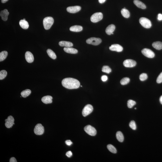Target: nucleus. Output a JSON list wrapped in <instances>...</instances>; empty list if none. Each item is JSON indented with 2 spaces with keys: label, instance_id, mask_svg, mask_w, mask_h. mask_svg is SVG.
Returning <instances> with one entry per match:
<instances>
[{
  "label": "nucleus",
  "instance_id": "nucleus-37",
  "mask_svg": "<svg viewBox=\"0 0 162 162\" xmlns=\"http://www.w3.org/2000/svg\"><path fill=\"white\" fill-rule=\"evenodd\" d=\"M108 79V76H106V75H103L101 77V80L103 82L106 81H107Z\"/></svg>",
  "mask_w": 162,
  "mask_h": 162
},
{
  "label": "nucleus",
  "instance_id": "nucleus-30",
  "mask_svg": "<svg viewBox=\"0 0 162 162\" xmlns=\"http://www.w3.org/2000/svg\"><path fill=\"white\" fill-rule=\"evenodd\" d=\"M130 79L128 77H124L121 80L120 84L122 85H125L128 84L130 82Z\"/></svg>",
  "mask_w": 162,
  "mask_h": 162
},
{
  "label": "nucleus",
  "instance_id": "nucleus-22",
  "mask_svg": "<svg viewBox=\"0 0 162 162\" xmlns=\"http://www.w3.org/2000/svg\"><path fill=\"white\" fill-rule=\"evenodd\" d=\"M19 24L20 26L22 29H27L29 28L28 23L26 20H20L19 22Z\"/></svg>",
  "mask_w": 162,
  "mask_h": 162
},
{
  "label": "nucleus",
  "instance_id": "nucleus-25",
  "mask_svg": "<svg viewBox=\"0 0 162 162\" xmlns=\"http://www.w3.org/2000/svg\"><path fill=\"white\" fill-rule=\"evenodd\" d=\"M121 13L122 15L125 18H128L130 17V12L126 8H123L122 9Z\"/></svg>",
  "mask_w": 162,
  "mask_h": 162
},
{
  "label": "nucleus",
  "instance_id": "nucleus-19",
  "mask_svg": "<svg viewBox=\"0 0 162 162\" xmlns=\"http://www.w3.org/2000/svg\"><path fill=\"white\" fill-rule=\"evenodd\" d=\"M134 3L136 6L142 9H145L146 8V5L140 1L138 0H134Z\"/></svg>",
  "mask_w": 162,
  "mask_h": 162
},
{
  "label": "nucleus",
  "instance_id": "nucleus-35",
  "mask_svg": "<svg viewBox=\"0 0 162 162\" xmlns=\"http://www.w3.org/2000/svg\"><path fill=\"white\" fill-rule=\"evenodd\" d=\"M129 126L131 129H132L134 130H135L136 129V126L135 122L133 120L130 121L129 124Z\"/></svg>",
  "mask_w": 162,
  "mask_h": 162
},
{
  "label": "nucleus",
  "instance_id": "nucleus-43",
  "mask_svg": "<svg viewBox=\"0 0 162 162\" xmlns=\"http://www.w3.org/2000/svg\"><path fill=\"white\" fill-rule=\"evenodd\" d=\"M9 0H1V2L2 3H4L7 2Z\"/></svg>",
  "mask_w": 162,
  "mask_h": 162
},
{
  "label": "nucleus",
  "instance_id": "nucleus-38",
  "mask_svg": "<svg viewBox=\"0 0 162 162\" xmlns=\"http://www.w3.org/2000/svg\"><path fill=\"white\" fill-rule=\"evenodd\" d=\"M72 155V153L71 151L67 152L66 154V156H67L69 158L71 157Z\"/></svg>",
  "mask_w": 162,
  "mask_h": 162
},
{
  "label": "nucleus",
  "instance_id": "nucleus-2",
  "mask_svg": "<svg viewBox=\"0 0 162 162\" xmlns=\"http://www.w3.org/2000/svg\"><path fill=\"white\" fill-rule=\"evenodd\" d=\"M54 19L52 17H48L45 18L43 21V24L45 29L49 30L53 24Z\"/></svg>",
  "mask_w": 162,
  "mask_h": 162
},
{
  "label": "nucleus",
  "instance_id": "nucleus-17",
  "mask_svg": "<svg viewBox=\"0 0 162 162\" xmlns=\"http://www.w3.org/2000/svg\"><path fill=\"white\" fill-rule=\"evenodd\" d=\"M52 97L50 95H47L43 97L41 99V101L45 104H48L52 103Z\"/></svg>",
  "mask_w": 162,
  "mask_h": 162
},
{
  "label": "nucleus",
  "instance_id": "nucleus-4",
  "mask_svg": "<svg viewBox=\"0 0 162 162\" xmlns=\"http://www.w3.org/2000/svg\"><path fill=\"white\" fill-rule=\"evenodd\" d=\"M103 17V14L101 12H97L94 14L91 17V21L92 22H97L102 20Z\"/></svg>",
  "mask_w": 162,
  "mask_h": 162
},
{
  "label": "nucleus",
  "instance_id": "nucleus-41",
  "mask_svg": "<svg viewBox=\"0 0 162 162\" xmlns=\"http://www.w3.org/2000/svg\"><path fill=\"white\" fill-rule=\"evenodd\" d=\"M158 19L159 21H162V14H159L158 15Z\"/></svg>",
  "mask_w": 162,
  "mask_h": 162
},
{
  "label": "nucleus",
  "instance_id": "nucleus-21",
  "mask_svg": "<svg viewBox=\"0 0 162 162\" xmlns=\"http://www.w3.org/2000/svg\"><path fill=\"white\" fill-rule=\"evenodd\" d=\"M83 30L82 27L80 26L75 25L73 26L70 28L71 31L74 32H79Z\"/></svg>",
  "mask_w": 162,
  "mask_h": 162
},
{
  "label": "nucleus",
  "instance_id": "nucleus-47",
  "mask_svg": "<svg viewBox=\"0 0 162 162\" xmlns=\"http://www.w3.org/2000/svg\"><path fill=\"white\" fill-rule=\"evenodd\" d=\"M81 86V87H82V86Z\"/></svg>",
  "mask_w": 162,
  "mask_h": 162
},
{
  "label": "nucleus",
  "instance_id": "nucleus-13",
  "mask_svg": "<svg viewBox=\"0 0 162 162\" xmlns=\"http://www.w3.org/2000/svg\"><path fill=\"white\" fill-rule=\"evenodd\" d=\"M110 50L116 51L117 52H121L123 50L122 47L118 44H113L111 45L109 47Z\"/></svg>",
  "mask_w": 162,
  "mask_h": 162
},
{
  "label": "nucleus",
  "instance_id": "nucleus-34",
  "mask_svg": "<svg viewBox=\"0 0 162 162\" xmlns=\"http://www.w3.org/2000/svg\"><path fill=\"white\" fill-rule=\"evenodd\" d=\"M148 78V76L147 74L146 73H142L139 76V79L141 81H145Z\"/></svg>",
  "mask_w": 162,
  "mask_h": 162
},
{
  "label": "nucleus",
  "instance_id": "nucleus-5",
  "mask_svg": "<svg viewBox=\"0 0 162 162\" xmlns=\"http://www.w3.org/2000/svg\"><path fill=\"white\" fill-rule=\"evenodd\" d=\"M84 130L86 132L90 135L94 136L96 135V130L95 128L92 126L88 125L84 128Z\"/></svg>",
  "mask_w": 162,
  "mask_h": 162
},
{
  "label": "nucleus",
  "instance_id": "nucleus-20",
  "mask_svg": "<svg viewBox=\"0 0 162 162\" xmlns=\"http://www.w3.org/2000/svg\"><path fill=\"white\" fill-rule=\"evenodd\" d=\"M59 45L61 47H71L73 46V44L69 41H62L59 42Z\"/></svg>",
  "mask_w": 162,
  "mask_h": 162
},
{
  "label": "nucleus",
  "instance_id": "nucleus-6",
  "mask_svg": "<svg viewBox=\"0 0 162 162\" xmlns=\"http://www.w3.org/2000/svg\"><path fill=\"white\" fill-rule=\"evenodd\" d=\"M102 40L99 38L92 37L89 38L86 40V42L89 44L94 45H97L102 42Z\"/></svg>",
  "mask_w": 162,
  "mask_h": 162
},
{
  "label": "nucleus",
  "instance_id": "nucleus-29",
  "mask_svg": "<svg viewBox=\"0 0 162 162\" xmlns=\"http://www.w3.org/2000/svg\"><path fill=\"white\" fill-rule=\"evenodd\" d=\"M107 148L108 150L111 152L113 153H116L117 152V150L115 147L112 145L108 144V145Z\"/></svg>",
  "mask_w": 162,
  "mask_h": 162
},
{
  "label": "nucleus",
  "instance_id": "nucleus-1",
  "mask_svg": "<svg viewBox=\"0 0 162 162\" xmlns=\"http://www.w3.org/2000/svg\"><path fill=\"white\" fill-rule=\"evenodd\" d=\"M62 84L63 87L69 89L78 88L80 85L78 80L72 78L64 79L62 81Z\"/></svg>",
  "mask_w": 162,
  "mask_h": 162
},
{
  "label": "nucleus",
  "instance_id": "nucleus-23",
  "mask_svg": "<svg viewBox=\"0 0 162 162\" xmlns=\"http://www.w3.org/2000/svg\"><path fill=\"white\" fill-rule=\"evenodd\" d=\"M152 46L154 48L157 50H161L162 49V42L160 41H156L153 43Z\"/></svg>",
  "mask_w": 162,
  "mask_h": 162
},
{
  "label": "nucleus",
  "instance_id": "nucleus-8",
  "mask_svg": "<svg viewBox=\"0 0 162 162\" xmlns=\"http://www.w3.org/2000/svg\"><path fill=\"white\" fill-rule=\"evenodd\" d=\"M44 132V128L42 124H38L36 125L34 129V132L37 135H41Z\"/></svg>",
  "mask_w": 162,
  "mask_h": 162
},
{
  "label": "nucleus",
  "instance_id": "nucleus-31",
  "mask_svg": "<svg viewBox=\"0 0 162 162\" xmlns=\"http://www.w3.org/2000/svg\"><path fill=\"white\" fill-rule=\"evenodd\" d=\"M102 71L104 72L109 74L111 72V69L108 66H104L102 67Z\"/></svg>",
  "mask_w": 162,
  "mask_h": 162
},
{
  "label": "nucleus",
  "instance_id": "nucleus-12",
  "mask_svg": "<svg viewBox=\"0 0 162 162\" xmlns=\"http://www.w3.org/2000/svg\"><path fill=\"white\" fill-rule=\"evenodd\" d=\"M81 9V7L79 6H75L69 7L67 8V11L70 13H75L79 12Z\"/></svg>",
  "mask_w": 162,
  "mask_h": 162
},
{
  "label": "nucleus",
  "instance_id": "nucleus-18",
  "mask_svg": "<svg viewBox=\"0 0 162 162\" xmlns=\"http://www.w3.org/2000/svg\"><path fill=\"white\" fill-rule=\"evenodd\" d=\"M64 50L65 52L69 54H76L78 52L77 50L71 47H65L64 48Z\"/></svg>",
  "mask_w": 162,
  "mask_h": 162
},
{
  "label": "nucleus",
  "instance_id": "nucleus-44",
  "mask_svg": "<svg viewBox=\"0 0 162 162\" xmlns=\"http://www.w3.org/2000/svg\"><path fill=\"white\" fill-rule=\"evenodd\" d=\"M159 100L161 104H162V95L160 97V98Z\"/></svg>",
  "mask_w": 162,
  "mask_h": 162
},
{
  "label": "nucleus",
  "instance_id": "nucleus-9",
  "mask_svg": "<svg viewBox=\"0 0 162 162\" xmlns=\"http://www.w3.org/2000/svg\"><path fill=\"white\" fill-rule=\"evenodd\" d=\"M141 52L144 56L148 58H153L155 56V54L151 50L147 48H144L143 49Z\"/></svg>",
  "mask_w": 162,
  "mask_h": 162
},
{
  "label": "nucleus",
  "instance_id": "nucleus-28",
  "mask_svg": "<svg viewBox=\"0 0 162 162\" xmlns=\"http://www.w3.org/2000/svg\"><path fill=\"white\" fill-rule=\"evenodd\" d=\"M8 53L7 51H4L0 53V61H3L8 56Z\"/></svg>",
  "mask_w": 162,
  "mask_h": 162
},
{
  "label": "nucleus",
  "instance_id": "nucleus-15",
  "mask_svg": "<svg viewBox=\"0 0 162 162\" xmlns=\"http://www.w3.org/2000/svg\"><path fill=\"white\" fill-rule=\"evenodd\" d=\"M9 14V12L8 10L5 9L3 11H1L0 13V16L1 17L3 21H6L8 19V16Z\"/></svg>",
  "mask_w": 162,
  "mask_h": 162
},
{
  "label": "nucleus",
  "instance_id": "nucleus-40",
  "mask_svg": "<svg viewBox=\"0 0 162 162\" xmlns=\"http://www.w3.org/2000/svg\"><path fill=\"white\" fill-rule=\"evenodd\" d=\"M10 162H17L16 159L14 157H12L10 158L9 161Z\"/></svg>",
  "mask_w": 162,
  "mask_h": 162
},
{
  "label": "nucleus",
  "instance_id": "nucleus-32",
  "mask_svg": "<svg viewBox=\"0 0 162 162\" xmlns=\"http://www.w3.org/2000/svg\"><path fill=\"white\" fill-rule=\"evenodd\" d=\"M7 72L5 70H2L0 72V80L4 79L7 75Z\"/></svg>",
  "mask_w": 162,
  "mask_h": 162
},
{
  "label": "nucleus",
  "instance_id": "nucleus-27",
  "mask_svg": "<svg viewBox=\"0 0 162 162\" xmlns=\"http://www.w3.org/2000/svg\"><path fill=\"white\" fill-rule=\"evenodd\" d=\"M31 93V90L29 89H27L22 91L21 92V96L23 98H26L29 96Z\"/></svg>",
  "mask_w": 162,
  "mask_h": 162
},
{
  "label": "nucleus",
  "instance_id": "nucleus-24",
  "mask_svg": "<svg viewBox=\"0 0 162 162\" xmlns=\"http://www.w3.org/2000/svg\"><path fill=\"white\" fill-rule=\"evenodd\" d=\"M116 137L117 140L118 141L120 142H123L124 139V137L123 135L122 132L120 131H118L117 132L116 135Z\"/></svg>",
  "mask_w": 162,
  "mask_h": 162
},
{
  "label": "nucleus",
  "instance_id": "nucleus-36",
  "mask_svg": "<svg viewBox=\"0 0 162 162\" xmlns=\"http://www.w3.org/2000/svg\"><path fill=\"white\" fill-rule=\"evenodd\" d=\"M156 82L158 84L162 83V72L158 77Z\"/></svg>",
  "mask_w": 162,
  "mask_h": 162
},
{
  "label": "nucleus",
  "instance_id": "nucleus-10",
  "mask_svg": "<svg viewBox=\"0 0 162 162\" xmlns=\"http://www.w3.org/2000/svg\"><path fill=\"white\" fill-rule=\"evenodd\" d=\"M136 62L135 61L131 59H127L123 63L124 66L126 67L132 68L135 67L136 65Z\"/></svg>",
  "mask_w": 162,
  "mask_h": 162
},
{
  "label": "nucleus",
  "instance_id": "nucleus-45",
  "mask_svg": "<svg viewBox=\"0 0 162 162\" xmlns=\"http://www.w3.org/2000/svg\"><path fill=\"white\" fill-rule=\"evenodd\" d=\"M23 20H26L25 19V18L23 19Z\"/></svg>",
  "mask_w": 162,
  "mask_h": 162
},
{
  "label": "nucleus",
  "instance_id": "nucleus-26",
  "mask_svg": "<svg viewBox=\"0 0 162 162\" xmlns=\"http://www.w3.org/2000/svg\"><path fill=\"white\" fill-rule=\"evenodd\" d=\"M47 52L48 56L52 59H55L57 58L55 54L51 50L48 49L47 50Z\"/></svg>",
  "mask_w": 162,
  "mask_h": 162
},
{
  "label": "nucleus",
  "instance_id": "nucleus-7",
  "mask_svg": "<svg viewBox=\"0 0 162 162\" xmlns=\"http://www.w3.org/2000/svg\"><path fill=\"white\" fill-rule=\"evenodd\" d=\"M93 110V107L90 104L86 105L83 109L82 114L83 116L85 117L91 113Z\"/></svg>",
  "mask_w": 162,
  "mask_h": 162
},
{
  "label": "nucleus",
  "instance_id": "nucleus-33",
  "mask_svg": "<svg viewBox=\"0 0 162 162\" xmlns=\"http://www.w3.org/2000/svg\"><path fill=\"white\" fill-rule=\"evenodd\" d=\"M136 102L135 101L132 100H129L127 102V106L129 108H131L133 107L135 105Z\"/></svg>",
  "mask_w": 162,
  "mask_h": 162
},
{
  "label": "nucleus",
  "instance_id": "nucleus-46",
  "mask_svg": "<svg viewBox=\"0 0 162 162\" xmlns=\"http://www.w3.org/2000/svg\"><path fill=\"white\" fill-rule=\"evenodd\" d=\"M135 109H136V108H135Z\"/></svg>",
  "mask_w": 162,
  "mask_h": 162
},
{
  "label": "nucleus",
  "instance_id": "nucleus-39",
  "mask_svg": "<svg viewBox=\"0 0 162 162\" xmlns=\"http://www.w3.org/2000/svg\"><path fill=\"white\" fill-rule=\"evenodd\" d=\"M65 143H66V145L69 146L71 145L72 144V142L70 140H66V141H65Z\"/></svg>",
  "mask_w": 162,
  "mask_h": 162
},
{
  "label": "nucleus",
  "instance_id": "nucleus-42",
  "mask_svg": "<svg viewBox=\"0 0 162 162\" xmlns=\"http://www.w3.org/2000/svg\"><path fill=\"white\" fill-rule=\"evenodd\" d=\"M106 0H99V3L101 4L105 2Z\"/></svg>",
  "mask_w": 162,
  "mask_h": 162
},
{
  "label": "nucleus",
  "instance_id": "nucleus-11",
  "mask_svg": "<svg viewBox=\"0 0 162 162\" xmlns=\"http://www.w3.org/2000/svg\"><path fill=\"white\" fill-rule=\"evenodd\" d=\"M14 118L12 116H10L8 117L7 119L5 120V125L6 127L7 128H12L13 125L14 124Z\"/></svg>",
  "mask_w": 162,
  "mask_h": 162
},
{
  "label": "nucleus",
  "instance_id": "nucleus-14",
  "mask_svg": "<svg viewBox=\"0 0 162 162\" xmlns=\"http://www.w3.org/2000/svg\"><path fill=\"white\" fill-rule=\"evenodd\" d=\"M25 58L27 62L29 63H32L34 60L33 55L30 52L27 51L26 52Z\"/></svg>",
  "mask_w": 162,
  "mask_h": 162
},
{
  "label": "nucleus",
  "instance_id": "nucleus-16",
  "mask_svg": "<svg viewBox=\"0 0 162 162\" xmlns=\"http://www.w3.org/2000/svg\"><path fill=\"white\" fill-rule=\"evenodd\" d=\"M115 29V26L113 24L109 25L106 29L105 32L107 34L111 35L112 34Z\"/></svg>",
  "mask_w": 162,
  "mask_h": 162
},
{
  "label": "nucleus",
  "instance_id": "nucleus-3",
  "mask_svg": "<svg viewBox=\"0 0 162 162\" xmlns=\"http://www.w3.org/2000/svg\"><path fill=\"white\" fill-rule=\"evenodd\" d=\"M139 22L141 25L146 28H149L151 27V22L147 18H140L139 19Z\"/></svg>",
  "mask_w": 162,
  "mask_h": 162
}]
</instances>
